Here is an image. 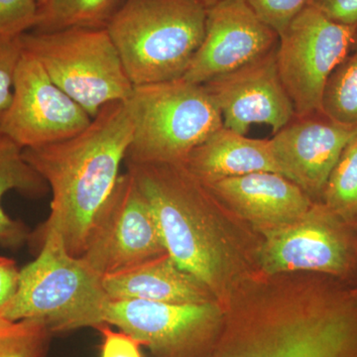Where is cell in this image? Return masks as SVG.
I'll return each instance as SVG.
<instances>
[{"instance_id":"9","label":"cell","mask_w":357,"mask_h":357,"mask_svg":"<svg viewBox=\"0 0 357 357\" xmlns=\"http://www.w3.org/2000/svg\"><path fill=\"white\" fill-rule=\"evenodd\" d=\"M356 32L314 6L301 11L279 35L276 62L296 119L323 114L326 82L356 42Z\"/></svg>"},{"instance_id":"8","label":"cell","mask_w":357,"mask_h":357,"mask_svg":"<svg viewBox=\"0 0 357 357\" xmlns=\"http://www.w3.org/2000/svg\"><path fill=\"white\" fill-rule=\"evenodd\" d=\"M258 231L264 237L258 258L268 275L309 271L347 282L357 273V220L321 201L295 222Z\"/></svg>"},{"instance_id":"6","label":"cell","mask_w":357,"mask_h":357,"mask_svg":"<svg viewBox=\"0 0 357 357\" xmlns=\"http://www.w3.org/2000/svg\"><path fill=\"white\" fill-rule=\"evenodd\" d=\"M126 105L133 128L126 164H185L223 126L206 88L184 77L134 86Z\"/></svg>"},{"instance_id":"13","label":"cell","mask_w":357,"mask_h":357,"mask_svg":"<svg viewBox=\"0 0 357 357\" xmlns=\"http://www.w3.org/2000/svg\"><path fill=\"white\" fill-rule=\"evenodd\" d=\"M278 42L245 0H220L206 9L203 41L183 77L208 83L266 55Z\"/></svg>"},{"instance_id":"25","label":"cell","mask_w":357,"mask_h":357,"mask_svg":"<svg viewBox=\"0 0 357 357\" xmlns=\"http://www.w3.org/2000/svg\"><path fill=\"white\" fill-rule=\"evenodd\" d=\"M258 17L280 35L312 0H245Z\"/></svg>"},{"instance_id":"11","label":"cell","mask_w":357,"mask_h":357,"mask_svg":"<svg viewBox=\"0 0 357 357\" xmlns=\"http://www.w3.org/2000/svg\"><path fill=\"white\" fill-rule=\"evenodd\" d=\"M222 318L217 301L178 305L110 299L105 324L132 335L153 357H208Z\"/></svg>"},{"instance_id":"20","label":"cell","mask_w":357,"mask_h":357,"mask_svg":"<svg viewBox=\"0 0 357 357\" xmlns=\"http://www.w3.org/2000/svg\"><path fill=\"white\" fill-rule=\"evenodd\" d=\"M126 0H44L31 31L54 32L73 28L107 29Z\"/></svg>"},{"instance_id":"12","label":"cell","mask_w":357,"mask_h":357,"mask_svg":"<svg viewBox=\"0 0 357 357\" xmlns=\"http://www.w3.org/2000/svg\"><path fill=\"white\" fill-rule=\"evenodd\" d=\"M91 121L93 117L52 81L39 61L23 49L10 105L0 117V133L27 149L73 137Z\"/></svg>"},{"instance_id":"21","label":"cell","mask_w":357,"mask_h":357,"mask_svg":"<svg viewBox=\"0 0 357 357\" xmlns=\"http://www.w3.org/2000/svg\"><path fill=\"white\" fill-rule=\"evenodd\" d=\"M321 112L338 124L357 128V34L351 52L326 82Z\"/></svg>"},{"instance_id":"23","label":"cell","mask_w":357,"mask_h":357,"mask_svg":"<svg viewBox=\"0 0 357 357\" xmlns=\"http://www.w3.org/2000/svg\"><path fill=\"white\" fill-rule=\"evenodd\" d=\"M53 335L42 319L0 317V357H48Z\"/></svg>"},{"instance_id":"5","label":"cell","mask_w":357,"mask_h":357,"mask_svg":"<svg viewBox=\"0 0 357 357\" xmlns=\"http://www.w3.org/2000/svg\"><path fill=\"white\" fill-rule=\"evenodd\" d=\"M198 0H126L107 30L133 86L184 77L204 39Z\"/></svg>"},{"instance_id":"17","label":"cell","mask_w":357,"mask_h":357,"mask_svg":"<svg viewBox=\"0 0 357 357\" xmlns=\"http://www.w3.org/2000/svg\"><path fill=\"white\" fill-rule=\"evenodd\" d=\"M102 285L112 300L178 305L204 304L217 300L202 282L181 269L167 253L103 276Z\"/></svg>"},{"instance_id":"24","label":"cell","mask_w":357,"mask_h":357,"mask_svg":"<svg viewBox=\"0 0 357 357\" xmlns=\"http://www.w3.org/2000/svg\"><path fill=\"white\" fill-rule=\"evenodd\" d=\"M37 11L35 0H0V38H14L31 31Z\"/></svg>"},{"instance_id":"26","label":"cell","mask_w":357,"mask_h":357,"mask_svg":"<svg viewBox=\"0 0 357 357\" xmlns=\"http://www.w3.org/2000/svg\"><path fill=\"white\" fill-rule=\"evenodd\" d=\"M22 53L20 36L0 38V117L10 105L14 74Z\"/></svg>"},{"instance_id":"1","label":"cell","mask_w":357,"mask_h":357,"mask_svg":"<svg viewBox=\"0 0 357 357\" xmlns=\"http://www.w3.org/2000/svg\"><path fill=\"white\" fill-rule=\"evenodd\" d=\"M132 131L126 102H114L77 135L23 149L52 192L50 215L40 229L57 230L70 255L83 256L91 227L121 177Z\"/></svg>"},{"instance_id":"2","label":"cell","mask_w":357,"mask_h":357,"mask_svg":"<svg viewBox=\"0 0 357 357\" xmlns=\"http://www.w3.org/2000/svg\"><path fill=\"white\" fill-rule=\"evenodd\" d=\"M208 357H357V289L316 281L304 298L230 323Z\"/></svg>"},{"instance_id":"29","label":"cell","mask_w":357,"mask_h":357,"mask_svg":"<svg viewBox=\"0 0 357 357\" xmlns=\"http://www.w3.org/2000/svg\"><path fill=\"white\" fill-rule=\"evenodd\" d=\"M21 269L13 259L0 256V312L13 299L20 283Z\"/></svg>"},{"instance_id":"3","label":"cell","mask_w":357,"mask_h":357,"mask_svg":"<svg viewBox=\"0 0 357 357\" xmlns=\"http://www.w3.org/2000/svg\"><path fill=\"white\" fill-rule=\"evenodd\" d=\"M153 211L167 255L222 297L229 253L217 225L218 201L184 164H126Z\"/></svg>"},{"instance_id":"27","label":"cell","mask_w":357,"mask_h":357,"mask_svg":"<svg viewBox=\"0 0 357 357\" xmlns=\"http://www.w3.org/2000/svg\"><path fill=\"white\" fill-rule=\"evenodd\" d=\"M96 330L102 335L100 357H142V344L129 333L116 332L109 324H102Z\"/></svg>"},{"instance_id":"14","label":"cell","mask_w":357,"mask_h":357,"mask_svg":"<svg viewBox=\"0 0 357 357\" xmlns=\"http://www.w3.org/2000/svg\"><path fill=\"white\" fill-rule=\"evenodd\" d=\"M203 86L217 105L223 126L236 132L246 135L252 124H266L275 134L295 119L277 68L276 49Z\"/></svg>"},{"instance_id":"15","label":"cell","mask_w":357,"mask_h":357,"mask_svg":"<svg viewBox=\"0 0 357 357\" xmlns=\"http://www.w3.org/2000/svg\"><path fill=\"white\" fill-rule=\"evenodd\" d=\"M357 133L324 114L294 119L270 139L284 177L312 201H321L326 182L345 146Z\"/></svg>"},{"instance_id":"18","label":"cell","mask_w":357,"mask_h":357,"mask_svg":"<svg viewBox=\"0 0 357 357\" xmlns=\"http://www.w3.org/2000/svg\"><path fill=\"white\" fill-rule=\"evenodd\" d=\"M203 184L256 172L280 174L271 142L222 126L199 145L184 164Z\"/></svg>"},{"instance_id":"19","label":"cell","mask_w":357,"mask_h":357,"mask_svg":"<svg viewBox=\"0 0 357 357\" xmlns=\"http://www.w3.org/2000/svg\"><path fill=\"white\" fill-rule=\"evenodd\" d=\"M49 190L46 181L24 158L23 149L0 133V246L22 248L30 241L31 232L20 220H13L2 208L6 192L17 191L29 198H41Z\"/></svg>"},{"instance_id":"4","label":"cell","mask_w":357,"mask_h":357,"mask_svg":"<svg viewBox=\"0 0 357 357\" xmlns=\"http://www.w3.org/2000/svg\"><path fill=\"white\" fill-rule=\"evenodd\" d=\"M35 236L39 255L21 269L17 293L0 317L42 319L53 335L105 324L110 298L102 276L70 255L57 230L40 229Z\"/></svg>"},{"instance_id":"31","label":"cell","mask_w":357,"mask_h":357,"mask_svg":"<svg viewBox=\"0 0 357 357\" xmlns=\"http://www.w3.org/2000/svg\"><path fill=\"white\" fill-rule=\"evenodd\" d=\"M35 1H36V2H37V4H38V6H39V4H41V3H42V2H43V1H44V0H35Z\"/></svg>"},{"instance_id":"22","label":"cell","mask_w":357,"mask_h":357,"mask_svg":"<svg viewBox=\"0 0 357 357\" xmlns=\"http://www.w3.org/2000/svg\"><path fill=\"white\" fill-rule=\"evenodd\" d=\"M321 201L345 220H357V133L333 167Z\"/></svg>"},{"instance_id":"28","label":"cell","mask_w":357,"mask_h":357,"mask_svg":"<svg viewBox=\"0 0 357 357\" xmlns=\"http://www.w3.org/2000/svg\"><path fill=\"white\" fill-rule=\"evenodd\" d=\"M311 6L328 20L351 28L357 34V0H312Z\"/></svg>"},{"instance_id":"30","label":"cell","mask_w":357,"mask_h":357,"mask_svg":"<svg viewBox=\"0 0 357 357\" xmlns=\"http://www.w3.org/2000/svg\"><path fill=\"white\" fill-rule=\"evenodd\" d=\"M198 1L201 2V3L203 4V6L206 7V9H208V7L213 6L215 3H217V2L220 1V0H198Z\"/></svg>"},{"instance_id":"16","label":"cell","mask_w":357,"mask_h":357,"mask_svg":"<svg viewBox=\"0 0 357 357\" xmlns=\"http://www.w3.org/2000/svg\"><path fill=\"white\" fill-rule=\"evenodd\" d=\"M204 185L256 230L295 222L314 203L292 181L275 172L251 173Z\"/></svg>"},{"instance_id":"10","label":"cell","mask_w":357,"mask_h":357,"mask_svg":"<svg viewBox=\"0 0 357 357\" xmlns=\"http://www.w3.org/2000/svg\"><path fill=\"white\" fill-rule=\"evenodd\" d=\"M166 253L147 199L128 171L121 174L91 227L82 259L103 277Z\"/></svg>"},{"instance_id":"7","label":"cell","mask_w":357,"mask_h":357,"mask_svg":"<svg viewBox=\"0 0 357 357\" xmlns=\"http://www.w3.org/2000/svg\"><path fill=\"white\" fill-rule=\"evenodd\" d=\"M20 40L52 81L93 119L107 103L132 95L133 84L107 29L29 31Z\"/></svg>"}]
</instances>
